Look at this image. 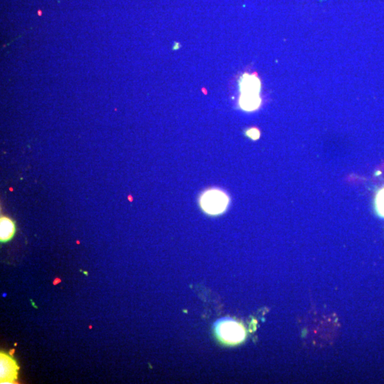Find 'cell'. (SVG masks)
Instances as JSON below:
<instances>
[{"instance_id": "6da1fadb", "label": "cell", "mask_w": 384, "mask_h": 384, "mask_svg": "<svg viewBox=\"0 0 384 384\" xmlns=\"http://www.w3.org/2000/svg\"><path fill=\"white\" fill-rule=\"evenodd\" d=\"M229 198L226 193L219 189L206 191L200 198V206L209 215H219L226 210Z\"/></svg>"}, {"instance_id": "7a4b0ae2", "label": "cell", "mask_w": 384, "mask_h": 384, "mask_svg": "<svg viewBox=\"0 0 384 384\" xmlns=\"http://www.w3.org/2000/svg\"><path fill=\"white\" fill-rule=\"evenodd\" d=\"M218 335L224 342L238 344L244 340L246 331L242 325L232 320L223 321L216 328Z\"/></svg>"}, {"instance_id": "3957f363", "label": "cell", "mask_w": 384, "mask_h": 384, "mask_svg": "<svg viewBox=\"0 0 384 384\" xmlns=\"http://www.w3.org/2000/svg\"><path fill=\"white\" fill-rule=\"evenodd\" d=\"M19 369L15 360L10 355L1 353L0 355V378L2 384H12L17 379Z\"/></svg>"}, {"instance_id": "277c9868", "label": "cell", "mask_w": 384, "mask_h": 384, "mask_svg": "<svg viewBox=\"0 0 384 384\" xmlns=\"http://www.w3.org/2000/svg\"><path fill=\"white\" fill-rule=\"evenodd\" d=\"M240 91L241 94L260 95L261 83L259 77L255 74H244L239 83Z\"/></svg>"}, {"instance_id": "5b68a950", "label": "cell", "mask_w": 384, "mask_h": 384, "mask_svg": "<svg viewBox=\"0 0 384 384\" xmlns=\"http://www.w3.org/2000/svg\"><path fill=\"white\" fill-rule=\"evenodd\" d=\"M15 223L10 218L3 216L0 220V240L5 243L10 241L15 234Z\"/></svg>"}, {"instance_id": "8992f818", "label": "cell", "mask_w": 384, "mask_h": 384, "mask_svg": "<svg viewBox=\"0 0 384 384\" xmlns=\"http://www.w3.org/2000/svg\"><path fill=\"white\" fill-rule=\"evenodd\" d=\"M261 105L260 95L241 94L239 99V106L243 111L251 112L259 109Z\"/></svg>"}, {"instance_id": "52a82bcc", "label": "cell", "mask_w": 384, "mask_h": 384, "mask_svg": "<svg viewBox=\"0 0 384 384\" xmlns=\"http://www.w3.org/2000/svg\"><path fill=\"white\" fill-rule=\"evenodd\" d=\"M374 209L376 215L384 219V186L376 191L374 199Z\"/></svg>"}, {"instance_id": "ba28073f", "label": "cell", "mask_w": 384, "mask_h": 384, "mask_svg": "<svg viewBox=\"0 0 384 384\" xmlns=\"http://www.w3.org/2000/svg\"><path fill=\"white\" fill-rule=\"evenodd\" d=\"M245 134H246L248 138H249L253 140H259L260 137H261V132H260L258 128L255 127H251L247 130Z\"/></svg>"}, {"instance_id": "9c48e42d", "label": "cell", "mask_w": 384, "mask_h": 384, "mask_svg": "<svg viewBox=\"0 0 384 384\" xmlns=\"http://www.w3.org/2000/svg\"><path fill=\"white\" fill-rule=\"evenodd\" d=\"M180 47H181V45H180V43L175 42L174 45H173L172 50L176 51V50L180 49Z\"/></svg>"}, {"instance_id": "30bf717a", "label": "cell", "mask_w": 384, "mask_h": 384, "mask_svg": "<svg viewBox=\"0 0 384 384\" xmlns=\"http://www.w3.org/2000/svg\"><path fill=\"white\" fill-rule=\"evenodd\" d=\"M60 282H61V280H59V279L57 278V280H56L55 281H54V285H57V283H60Z\"/></svg>"}, {"instance_id": "8fae6325", "label": "cell", "mask_w": 384, "mask_h": 384, "mask_svg": "<svg viewBox=\"0 0 384 384\" xmlns=\"http://www.w3.org/2000/svg\"><path fill=\"white\" fill-rule=\"evenodd\" d=\"M6 295H7V294H6V293H4V294H3V297H6Z\"/></svg>"}]
</instances>
